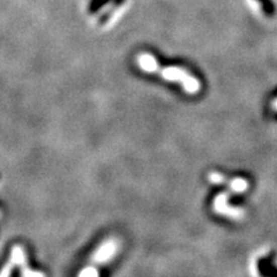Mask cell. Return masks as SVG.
Instances as JSON below:
<instances>
[{"label":"cell","mask_w":277,"mask_h":277,"mask_svg":"<svg viewBox=\"0 0 277 277\" xmlns=\"http://www.w3.org/2000/svg\"><path fill=\"white\" fill-rule=\"evenodd\" d=\"M137 67L146 73H156L164 80L179 82L188 94H197L201 89V83L187 70L178 66L162 67L153 54L142 52L136 57Z\"/></svg>","instance_id":"1"},{"label":"cell","mask_w":277,"mask_h":277,"mask_svg":"<svg viewBox=\"0 0 277 277\" xmlns=\"http://www.w3.org/2000/svg\"><path fill=\"white\" fill-rule=\"evenodd\" d=\"M118 244L114 239H108L96 248L92 255V261L95 263L103 264L109 262L117 253Z\"/></svg>","instance_id":"2"},{"label":"cell","mask_w":277,"mask_h":277,"mask_svg":"<svg viewBox=\"0 0 277 277\" xmlns=\"http://www.w3.org/2000/svg\"><path fill=\"white\" fill-rule=\"evenodd\" d=\"M26 253L23 251V248L19 245H15L12 248L11 252V259L9 262H7L5 266H4L3 270L0 271V276H10L12 274V270H13L14 264H18V266H21L22 268L26 267Z\"/></svg>","instance_id":"3"},{"label":"cell","mask_w":277,"mask_h":277,"mask_svg":"<svg viewBox=\"0 0 277 277\" xmlns=\"http://www.w3.org/2000/svg\"><path fill=\"white\" fill-rule=\"evenodd\" d=\"M227 196V193H222L219 196H216L215 200H214V209L222 215L233 217V219H238V217L243 216V212L240 209L228 205Z\"/></svg>","instance_id":"4"},{"label":"cell","mask_w":277,"mask_h":277,"mask_svg":"<svg viewBox=\"0 0 277 277\" xmlns=\"http://www.w3.org/2000/svg\"><path fill=\"white\" fill-rule=\"evenodd\" d=\"M225 183L228 184L229 188H230L232 192H236V193H243L248 188L247 180L244 179V178H240V177L232 178V179H230V180L227 179Z\"/></svg>","instance_id":"5"},{"label":"cell","mask_w":277,"mask_h":277,"mask_svg":"<svg viewBox=\"0 0 277 277\" xmlns=\"http://www.w3.org/2000/svg\"><path fill=\"white\" fill-rule=\"evenodd\" d=\"M79 276H81V277H96V276H98V271L96 270V268H95V267L88 266L87 268L83 269L80 274H79Z\"/></svg>","instance_id":"6"},{"label":"cell","mask_w":277,"mask_h":277,"mask_svg":"<svg viewBox=\"0 0 277 277\" xmlns=\"http://www.w3.org/2000/svg\"><path fill=\"white\" fill-rule=\"evenodd\" d=\"M261 2L264 4V9H266L267 13L271 14L272 13V6H271V4L269 3V0H261Z\"/></svg>","instance_id":"7"},{"label":"cell","mask_w":277,"mask_h":277,"mask_svg":"<svg viewBox=\"0 0 277 277\" xmlns=\"http://www.w3.org/2000/svg\"><path fill=\"white\" fill-rule=\"evenodd\" d=\"M271 106H272V109H274L276 111V112H277V98H276V100L272 101Z\"/></svg>","instance_id":"8"}]
</instances>
